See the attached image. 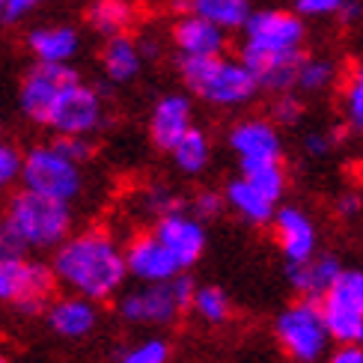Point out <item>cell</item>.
<instances>
[{
    "label": "cell",
    "instance_id": "1",
    "mask_svg": "<svg viewBox=\"0 0 363 363\" xmlns=\"http://www.w3.org/2000/svg\"><path fill=\"white\" fill-rule=\"evenodd\" d=\"M51 268L57 283H63L72 295H84L89 301L113 298L128 274L125 250L116 247V241L101 230H84L69 235L54 250Z\"/></svg>",
    "mask_w": 363,
    "mask_h": 363
},
{
    "label": "cell",
    "instance_id": "2",
    "mask_svg": "<svg viewBox=\"0 0 363 363\" xmlns=\"http://www.w3.org/2000/svg\"><path fill=\"white\" fill-rule=\"evenodd\" d=\"M182 81L196 99H203L215 108H238L247 104L259 93V81L245 66V60L230 57H182L179 54Z\"/></svg>",
    "mask_w": 363,
    "mask_h": 363
},
{
    "label": "cell",
    "instance_id": "3",
    "mask_svg": "<svg viewBox=\"0 0 363 363\" xmlns=\"http://www.w3.org/2000/svg\"><path fill=\"white\" fill-rule=\"evenodd\" d=\"M6 220L30 250H57L72 235V206L27 188L9 200Z\"/></svg>",
    "mask_w": 363,
    "mask_h": 363
},
{
    "label": "cell",
    "instance_id": "4",
    "mask_svg": "<svg viewBox=\"0 0 363 363\" xmlns=\"http://www.w3.org/2000/svg\"><path fill=\"white\" fill-rule=\"evenodd\" d=\"M194 292H196V286H194L191 274L182 271V274H176L170 280L143 283L140 289L125 292L123 298H119L116 310L128 325L164 328V325L176 322L185 310H191Z\"/></svg>",
    "mask_w": 363,
    "mask_h": 363
},
{
    "label": "cell",
    "instance_id": "5",
    "mask_svg": "<svg viewBox=\"0 0 363 363\" xmlns=\"http://www.w3.org/2000/svg\"><path fill=\"white\" fill-rule=\"evenodd\" d=\"M274 337L280 349L295 363H315L322 360L330 342V330L322 313V301L301 298L289 304L274 322Z\"/></svg>",
    "mask_w": 363,
    "mask_h": 363
},
{
    "label": "cell",
    "instance_id": "6",
    "mask_svg": "<svg viewBox=\"0 0 363 363\" xmlns=\"http://www.w3.org/2000/svg\"><path fill=\"white\" fill-rule=\"evenodd\" d=\"M57 274L51 265L36 259H6L0 262V304L15 307L21 315H39L48 310Z\"/></svg>",
    "mask_w": 363,
    "mask_h": 363
},
{
    "label": "cell",
    "instance_id": "7",
    "mask_svg": "<svg viewBox=\"0 0 363 363\" xmlns=\"http://www.w3.org/2000/svg\"><path fill=\"white\" fill-rule=\"evenodd\" d=\"M21 188L45 194V196H54V200L72 203L74 196H81V191H84L81 164H74L63 152H57L51 143L33 146V149L24 152Z\"/></svg>",
    "mask_w": 363,
    "mask_h": 363
},
{
    "label": "cell",
    "instance_id": "8",
    "mask_svg": "<svg viewBox=\"0 0 363 363\" xmlns=\"http://www.w3.org/2000/svg\"><path fill=\"white\" fill-rule=\"evenodd\" d=\"M322 313L334 342H363V271L342 268L322 298Z\"/></svg>",
    "mask_w": 363,
    "mask_h": 363
},
{
    "label": "cell",
    "instance_id": "9",
    "mask_svg": "<svg viewBox=\"0 0 363 363\" xmlns=\"http://www.w3.org/2000/svg\"><path fill=\"white\" fill-rule=\"evenodd\" d=\"M304 18L298 12L286 9H256L245 24V45L247 51L262 54H289L301 51L304 45Z\"/></svg>",
    "mask_w": 363,
    "mask_h": 363
},
{
    "label": "cell",
    "instance_id": "10",
    "mask_svg": "<svg viewBox=\"0 0 363 363\" xmlns=\"http://www.w3.org/2000/svg\"><path fill=\"white\" fill-rule=\"evenodd\" d=\"M72 81H78V72L69 69V63H36L24 74L21 89H18L21 113L30 123L48 125L60 93H63Z\"/></svg>",
    "mask_w": 363,
    "mask_h": 363
},
{
    "label": "cell",
    "instance_id": "11",
    "mask_svg": "<svg viewBox=\"0 0 363 363\" xmlns=\"http://www.w3.org/2000/svg\"><path fill=\"white\" fill-rule=\"evenodd\" d=\"M104 123V104L96 86L84 84L81 78L72 81L63 93H60L48 128L54 134H78V138H89L96 128Z\"/></svg>",
    "mask_w": 363,
    "mask_h": 363
},
{
    "label": "cell",
    "instance_id": "12",
    "mask_svg": "<svg viewBox=\"0 0 363 363\" xmlns=\"http://www.w3.org/2000/svg\"><path fill=\"white\" fill-rule=\"evenodd\" d=\"M152 233L164 241V247L176 256L182 271H188L191 265L200 262V256L206 250V226L200 218H194L191 211H173L167 218H158Z\"/></svg>",
    "mask_w": 363,
    "mask_h": 363
},
{
    "label": "cell",
    "instance_id": "13",
    "mask_svg": "<svg viewBox=\"0 0 363 363\" xmlns=\"http://www.w3.org/2000/svg\"><path fill=\"white\" fill-rule=\"evenodd\" d=\"M125 262H128V274L140 283H161L182 274L176 256L164 247V241L155 233L134 235L125 247Z\"/></svg>",
    "mask_w": 363,
    "mask_h": 363
},
{
    "label": "cell",
    "instance_id": "14",
    "mask_svg": "<svg viewBox=\"0 0 363 363\" xmlns=\"http://www.w3.org/2000/svg\"><path fill=\"white\" fill-rule=\"evenodd\" d=\"M274 238L277 247L283 253V259L289 265L307 262L315 256V245H319V235H315V223L310 220V215L298 206H283L274 215Z\"/></svg>",
    "mask_w": 363,
    "mask_h": 363
},
{
    "label": "cell",
    "instance_id": "15",
    "mask_svg": "<svg viewBox=\"0 0 363 363\" xmlns=\"http://www.w3.org/2000/svg\"><path fill=\"white\" fill-rule=\"evenodd\" d=\"M230 149L238 155V164H256V161H280L283 158V140L277 123L268 119H241L230 128Z\"/></svg>",
    "mask_w": 363,
    "mask_h": 363
},
{
    "label": "cell",
    "instance_id": "16",
    "mask_svg": "<svg viewBox=\"0 0 363 363\" xmlns=\"http://www.w3.org/2000/svg\"><path fill=\"white\" fill-rule=\"evenodd\" d=\"M194 128V108L191 99L182 93H170L158 99V104L152 108V116H149V138L158 149L164 152H173V146L185 138V134Z\"/></svg>",
    "mask_w": 363,
    "mask_h": 363
},
{
    "label": "cell",
    "instance_id": "17",
    "mask_svg": "<svg viewBox=\"0 0 363 363\" xmlns=\"http://www.w3.org/2000/svg\"><path fill=\"white\" fill-rule=\"evenodd\" d=\"M173 42L182 57H223L226 30L194 12H182L173 21Z\"/></svg>",
    "mask_w": 363,
    "mask_h": 363
},
{
    "label": "cell",
    "instance_id": "18",
    "mask_svg": "<svg viewBox=\"0 0 363 363\" xmlns=\"http://www.w3.org/2000/svg\"><path fill=\"white\" fill-rule=\"evenodd\" d=\"M241 60L245 66L256 74L262 89L268 93H289L292 86H298V72L304 63V54L289 51V54H262V51H247L241 48Z\"/></svg>",
    "mask_w": 363,
    "mask_h": 363
},
{
    "label": "cell",
    "instance_id": "19",
    "mask_svg": "<svg viewBox=\"0 0 363 363\" xmlns=\"http://www.w3.org/2000/svg\"><path fill=\"white\" fill-rule=\"evenodd\" d=\"M48 315V325L57 337L63 340H84L89 330L99 325V307L96 301H89L84 295H66V298H57L45 310Z\"/></svg>",
    "mask_w": 363,
    "mask_h": 363
},
{
    "label": "cell",
    "instance_id": "20",
    "mask_svg": "<svg viewBox=\"0 0 363 363\" xmlns=\"http://www.w3.org/2000/svg\"><path fill=\"white\" fill-rule=\"evenodd\" d=\"M342 274V265L337 256L330 253H315L313 259L307 262H298V265H289V283L292 289H298L301 298H313V301H322L330 286L337 283V277Z\"/></svg>",
    "mask_w": 363,
    "mask_h": 363
},
{
    "label": "cell",
    "instance_id": "21",
    "mask_svg": "<svg viewBox=\"0 0 363 363\" xmlns=\"http://www.w3.org/2000/svg\"><path fill=\"white\" fill-rule=\"evenodd\" d=\"M223 196H226V206H230L241 220H247L253 226H265V223L274 220V215H277V203L271 200V196H265L245 176L233 179L230 185H226Z\"/></svg>",
    "mask_w": 363,
    "mask_h": 363
},
{
    "label": "cell",
    "instance_id": "22",
    "mask_svg": "<svg viewBox=\"0 0 363 363\" xmlns=\"http://www.w3.org/2000/svg\"><path fill=\"white\" fill-rule=\"evenodd\" d=\"M27 48L33 51L36 63H69L81 48V36L74 27H36L27 33Z\"/></svg>",
    "mask_w": 363,
    "mask_h": 363
},
{
    "label": "cell",
    "instance_id": "23",
    "mask_svg": "<svg viewBox=\"0 0 363 363\" xmlns=\"http://www.w3.org/2000/svg\"><path fill=\"white\" fill-rule=\"evenodd\" d=\"M101 66H104V74H108L113 84L134 81L140 74V66H143V51H140L138 39H131L125 33L111 36L108 42H104Z\"/></svg>",
    "mask_w": 363,
    "mask_h": 363
},
{
    "label": "cell",
    "instance_id": "24",
    "mask_svg": "<svg viewBox=\"0 0 363 363\" xmlns=\"http://www.w3.org/2000/svg\"><path fill=\"white\" fill-rule=\"evenodd\" d=\"M182 12H194L200 18L230 30H245L250 18V0H176Z\"/></svg>",
    "mask_w": 363,
    "mask_h": 363
},
{
    "label": "cell",
    "instance_id": "25",
    "mask_svg": "<svg viewBox=\"0 0 363 363\" xmlns=\"http://www.w3.org/2000/svg\"><path fill=\"white\" fill-rule=\"evenodd\" d=\"M86 18H89V27L111 39V36L125 33V27L134 18V9L128 0H96V4L89 6Z\"/></svg>",
    "mask_w": 363,
    "mask_h": 363
},
{
    "label": "cell",
    "instance_id": "26",
    "mask_svg": "<svg viewBox=\"0 0 363 363\" xmlns=\"http://www.w3.org/2000/svg\"><path fill=\"white\" fill-rule=\"evenodd\" d=\"M173 161H176V167L185 173V176H196V173H203L208 167V161H211V143L206 138V131L200 128H191L185 138H182L176 146H173Z\"/></svg>",
    "mask_w": 363,
    "mask_h": 363
},
{
    "label": "cell",
    "instance_id": "27",
    "mask_svg": "<svg viewBox=\"0 0 363 363\" xmlns=\"http://www.w3.org/2000/svg\"><path fill=\"white\" fill-rule=\"evenodd\" d=\"M241 176L250 179L271 200H280L286 194V170L280 161H256V164H241Z\"/></svg>",
    "mask_w": 363,
    "mask_h": 363
},
{
    "label": "cell",
    "instance_id": "28",
    "mask_svg": "<svg viewBox=\"0 0 363 363\" xmlns=\"http://www.w3.org/2000/svg\"><path fill=\"white\" fill-rule=\"evenodd\" d=\"M191 310L200 315L206 325H223V322L233 315L230 298H226V292L218 289V286H200V289L194 292V304H191Z\"/></svg>",
    "mask_w": 363,
    "mask_h": 363
},
{
    "label": "cell",
    "instance_id": "29",
    "mask_svg": "<svg viewBox=\"0 0 363 363\" xmlns=\"http://www.w3.org/2000/svg\"><path fill=\"white\" fill-rule=\"evenodd\" d=\"M140 208L152 218H167L173 211H185V200L167 185H149L140 191Z\"/></svg>",
    "mask_w": 363,
    "mask_h": 363
},
{
    "label": "cell",
    "instance_id": "30",
    "mask_svg": "<svg viewBox=\"0 0 363 363\" xmlns=\"http://www.w3.org/2000/svg\"><path fill=\"white\" fill-rule=\"evenodd\" d=\"M334 78H337V69L330 60L304 57L301 72H298V89H304V93H322V89L334 84Z\"/></svg>",
    "mask_w": 363,
    "mask_h": 363
},
{
    "label": "cell",
    "instance_id": "31",
    "mask_svg": "<svg viewBox=\"0 0 363 363\" xmlns=\"http://www.w3.org/2000/svg\"><path fill=\"white\" fill-rule=\"evenodd\" d=\"M170 360V342L167 340H143L119 354V363H167Z\"/></svg>",
    "mask_w": 363,
    "mask_h": 363
},
{
    "label": "cell",
    "instance_id": "32",
    "mask_svg": "<svg viewBox=\"0 0 363 363\" xmlns=\"http://www.w3.org/2000/svg\"><path fill=\"white\" fill-rule=\"evenodd\" d=\"M342 104H345V113H349L352 125L363 134V66L354 69L349 74V81L342 86Z\"/></svg>",
    "mask_w": 363,
    "mask_h": 363
},
{
    "label": "cell",
    "instance_id": "33",
    "mask_svg": "<svg viewBox=\"0 0 363 363\" xmlns=\"http://www.w3.org/2000/svg\"><path fill=\"white\" fill-rule=\"evenodd\" d=\"M51 146L57 152H63L66 158H72L74 164H84V161L93 158V143L86 138H78V134H57L51 140Z\"/></svg>",
    "mask_w": 363,
    "mask_h": 363
},
{
    "label": "cell",
    "instance_id": "34",
    "mask_svg": "<svg viewBox=\"0 0 363 363\" xmlns=\"http://www.w3.org/2000/svg\"><path fill=\"white\" fill-rule=\"evenodd\" d=\"M223 206H226L223 194H218V191H200V194H194V200H191L188 208H191L194 218H200L206 223V220H215L223 211Z\"/></svg>",
    "mask_w": 363,
    "mask_h": 363
},
{
    "label": "cell",
    "instance_id": "35",
    "mask_svg": "<svg viewBox=\"0 0 363 363\" xmlns=\"http://www.w3.org/2000/svg\"><path fill=\"white\" fill-rule=\"evenodd\" d=\"M301 116H304V104L292 93H280V99H274V104H271V123L277 125H295L301 123Z\"/></svg>",
    "mask_w": 363,
    "mask_h": 363
},
{
    "label": "cell",
    "instance_id": "36",
    "mask_svg": "<svg viewBox=\"0 0 363 363\" xmlns=\"http://www.w3.org/2000/svg\"><path fill=\"white\" fill-rule=\"evenodd\" d=\"M21 167H24V155L12 143L0 140V188H9L15 179H21Z\"/></svg>",
    "mask_w": 363,
    "mask_h": 363
},
{
    "label": "cell",
    "instance_id": "37",
    "mask_svg": "<svg viewBox=\"0 0 363 363\" xmlns=\"http://www.w3.org/2000/svg\"><path fill=\"white\" fill-rule=\"evenodd\" d=\"M27 245H24V238L15 233V226L4 218L0 220V262H6V259H21V256H27Z\"/></svg>",
    "mask_w": 363,
    "mask_h": 363
},
{
    "label": "cell",
    "instance_id": "38",
    "mask_svg": "<svg viewBox=\"0 0 363 363\" xmlns=\"http://www.w3.org/2000/svg\"><path fill=\"white\" fill-rule=\"evenodd\" d=\"M345 0H295V12L301 18H325V15H340Z\"/></svg>",
    "mask_w": 363,
    "mask_h": 363
},
{
    "label": "cell",
    "instance_id": "39",
    "mask_svg": "<svg viewBox=\"0 0 363 363\" xmlns=\"http://www.w3.org/2000/svg\"><path fill=\"white\" fill-rule=\"evenodd\" d=\"M45 0H6L4 9H0V21L4 24H18L24 21L27 15H33Z\"/></svg>",
    "mask_w": 363,
    "mask_h": 363
},
{
    "label": "cell",
    "instance_id": "40",
    "mask_svg": "<svg viewBox=\"0 0 363 363\" xmlns=\"http://www.w3.org/2000/svg\"><path fill=\"white\" fill-rule=\"evenodd\" d=\"M328 363H363V342H337Z\"/></svg>",
    "mask_w": 363,
    "mask_h": 363
},
{
    "label": "cell",
    "instance_id": "41",
    "mask_svg": "<svg viewBox=\"0 0 363 363\" xmlns=\"http://www.w3.org/2000/svg\"><path fill=\"white\" fill-rule=\"evenodd\" d=\"M304 149H307V155L322 158V155H328L330 149H334V134H328V131H313V134H307Z\"/></svg>",
    "mask_w": 363,
    "mask_h": 363
},
{
    "label": "cell",
    "instance_id": "42",
    "mask_svg": "<svg viewBox=\"0 0 363 363\" xmlns=\"http://www.w3.org/2000/svg\"><path fill=\"white\" fill-rule=\"evenodd\" d=\"M337 211H340V215H342V218H354V215H357V211H360V200H357V196H354V194H345V196H342V200L337 203Z\"/></svg>",
    "mask_w": 363,
    "mask_h": 363
},
{
    "label": "cell",
    "instance_id": "43",
    "mask_svg": "<svg viewBox=\"0 0 363 363\" xmlns=\"http://www.w3.org/2000/svg\"><path fill=\"white\" fill-rule=\"evenodd\" d=\"M340 18H342V21H357V18H360V4H357V0H345Z\"/></svg>",
    "mask_w": 363,
    "mask_h": 363
},
{
    "label": "cell",
    "instance_id": "44",
    "mask_svg": "<svg viewBox=\"0 0 363 363\" xmlns=\"http://www.w3.org/2000/svg\"><path fill=\"white\" fill-rule=\"evenodd\" d=\"M4 4H6V0H0V9H4Z\"/></svg>",
    "mask_w": 363,
    "mask_h": 363
},
{
    "label": "cell",
    "instance_id": "45",
    "mask_svg": "<svg viewBox=\"0 0 363 363\" xmlns=\"http://www.w3.org/2000/svg\"><path fill=\"white\" fill-rule=\"evenodd\" d=\"M0 363H6V360H4V354H0Z\"/></svg>",
    "mask_w": 363,
    "mask_h": 363
}]
</instances>
